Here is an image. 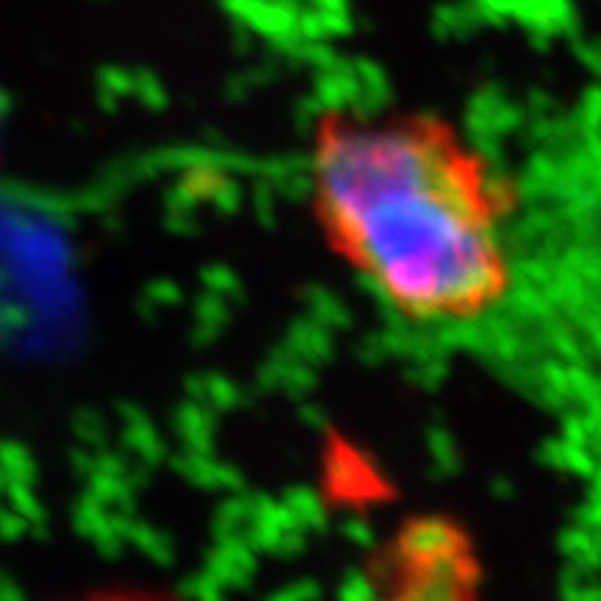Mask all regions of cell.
I'll use <instances>...</instances> for the list:
<instances>
[{
	"instance_id": "obj_1",
	"label": "cell",
	"mask_w": 601,
	"mask_h": 601,
	"mask_svg": "<svg viewBox=\"0 0 601 601\" xmlns=\"http://www.w3.org/2000/svg\"><path fill=\"white\" fill-rule=\"evenodd\" d=\"M309 200L328 250L404 321L476 323L510 295V189L445 122L334 111L312 139Z\"/></svg>"
},
{
	"instance_id": "obj_2",
	"label": "cell",
	"mask_w": 601,
	"mask_h": 601,
	"mask_svg": "<svg viewBox=\"0 0 601 601\" xmlns=\"http://www.w3.org/2000/svg\"><path fill=\"white\" fill-rule=\"evenodd\" d=\"M376 556L365 601H482V560L454 518H410Z\"/></svg>"
},
{
	"instance_id": "obj_3",
	"label": "cell",
	"mask_w": 601,
	"mask_h": 601,
	"mask_svg": "<svg viewBox=\"0 0 601 601\" xmlns=\"http://www.w3.org/2000/svg\"><path fill=\"white\" fill-rule=\"evenodd\" d=\"M78 601H173L165 595L145 593V590H100V593L83 595Z\"/></svg>"
}]
</instances>
